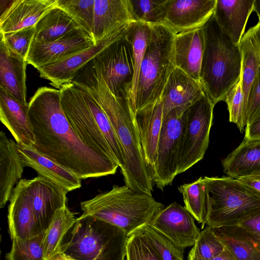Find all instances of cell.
Here are the masks:
<instances>
[{
	"instance_id": "cell-1",
	"label": "cell",
	"mask_w": 260,
	"mask_h": 260,
	"mask_svg": "<svg viewBox=\"0 0 260 260\" xmlns=\"http://www.w3.org/2000/svg\"><path fill=\"white\" fill-rule=\"evenodd\" d=\"M35 136L31 148L81 179L115 174L119 167L107 154L85 144L74 131L61 105L60 89L43 86L28 103Z\"/></svg>"
},
{
	"instance_id": "cell-2",
	"label": "cell",
	"mask_w": 260,
	"mask_h": 260,
	"mask_svg": "<svg viewBox=\"0 0 260 260\" xmlns=\"http://www.w3.org/2000/svg\"><path fill=\"white\" fill-rule=\"evenodd\" d=\"M72 83L90 95L106 114L122 151L125 168L122 174L125 185L134 191L152 196L153 183L145 161L135 117L126 99L111 92L95 58L79 71Z\"/></svg>"
},
{
	"instance_id": "cell-3",
	"label": "cell",
	"mask_w": 260,
	"mask_h": 260,
	"mask_svg": "<svg viewBox=\"0 0 260 260\" xmlns=\"http://www.w3.org/2000/svg\"><path fill=\"white\" fill-rule=\"evenodd\" d=\"M59 89L62 110L74 131L87 146L112 157L123 173L125 161L121 146L100 104L73 83Z\"/></svg>"
},
{
	"instance_id": "cell-4",
	"label": "cell",
	"mask_w": 260,
	"mask_h": 260,
	"mask_svg": "<svg viewBox=\"0 0 260 260\" xmlns=\"http://www.w3.org/2000/svg\"><path fill=\"white\" fill-rule=\"evenodd\" d=\"M205 46L200 82L215 105L241 77L242 55L238 45L224 34L213 15L203 26Z\"/></svg>"
},
{
	"instance_id": "cell-5",
	"label": "cell",
	"mask_w": 260,
	"mask_h": 260,
	"mask_svg": "<svg viewBox=\"0 0 260 260\" xmlns=\"http://www.w3.org/2000/svg\"><path fill=\"white\" fill-rule=\"evenodd\" d=\"M81 217L91 216L115 225L128 236L149 224L164 207L152 196L133 191L126 185L112 188L80 203Z\"/></svg>"
},
{
	"instance_id": "cell-6",
	"label": "cell",
	"mask_w": 260,
	"mask_h": 260,
	"mask_svg": "<svg viewBox=\"0 0 260 260\" xmlns=\"http://www.w3.org/2000/svg\"><path fill=\"white\" fill-rule=\"evenodd\" d=\"M66 236L61 252L77 260L125 258L128 235L108 222L91 216H80Z\"/></svg>"
},
{
	"instance_id": "cell-7",
	"label": "cell",
	"mask_w": 260,
	"mask_h": 260,
	"mask_svg": "<svg viewBox=\"0 0 260 260\" xmlns=\"http://www.w3.org/2000/svg\"><path fill=\"white\" fill-rule=\"evenodd\" d=\"M208 199L207 225H238L260 211V193L228 176L203 178Z\"/></svg>"
},
{
	"instance_id": "cell-8",
	"label": "cell",
	"mask_w": 260,
	"mask_h": 260,
	"mask_svg": "<svg viewBox=\"0 0 260 260\" xmlns=\"http://www.w3.org/2000/svg\"><path fill=\"white\" fill-rule=\"evenodd\" d=\"M151 35L142 60L133 114L160 99L175 68L173 45L175 34L166 26L151 25Z\"/></svg>"
},
{
	"instance_id": "cell-9",
	"label": "cell",
	"mask_w": 260,
	"mask_h": 260,
	"mask_svg": "<svg viewBox=\"0 0 260 260\" xmlns=\"http://www.w3.org/2000/svg\"><path fill=\"white\" fill-rule=\"evenodd\" d=\"M214 106L205 93L184 112L177 175L203 158L209 145Z\"/></svg>"
},
{
	"instance_id": "cell-10",
	"label": "cell",
	"mask_w": 260,
	"mask_h": 260,
	"mask_svg": "<svg viewBox=\"0 0 260 260\" xmlns=\"http://www.w3.org/2000/svg\"><path fill=\"white\" fill-rule=\"evenodd\" d=\"M127 27L95 59L111 92L116 96L124 98L128 104L134 74V59L133 46L126 35Z\"/></svg>"
},
{
	"instance_id": "cell-11",
	"label": "cell",
	"mask_w": 260,
	"mask_h": 260,
	"mask_svg": "<svg viewBox=\"0 0 260 260\" xmlns=\"http://www.w3.org/2000/svg\"><path fill=\"white\" fill-rule=\"evenodd\" d=\"M185 112L174 109L164 117L156 162L151 176L153 183L162 190L171 185L177 175Z\"/></svg>"
},
{
	"instance_id": "cell-12",
	"label": "cell",
	"mask_w": 260,
	"mask_h": 260,
	"mask_svg": "<svg viewBox=\"0 0 260 260\" xmlns=\"http://www.w3.org/2000/svg\"><path fill=\"white\" fill-rule=\"evenodd\" d=\"M194 218L185 208L173 202L160 210L148 224L179 248L193 246L200 234Z\"/></svg>"
},
{
	"instance_id": "cell-13",
	"label": "cell",
	"mask_w": 260,
	"mask_h": 260,
	"mask_svg": "<svg viewBox=\"0 0 260 260\" xmlns=\"http://www.w3.org/2000/svg\"><path fill=\"white\" fill-rule=\"evenodd\" d=\"M27 192L38 228L44 235L55 212L67 206L66 189L38 176L27 179Z\"/></svg>"
},
{
	"instance_id": "cell-14",
	"label": "cell",
	"mask_w": 260,
	"mask_h": 260,
	"mask_svg": "<svg viewBox=\"0 0 260 260\" xmlns=\"http://www.w3.org/2000/svg\"><path fill=\"white\" fill-rule=\"evenodd\" d=\"M95 45L92 38L81 30L51 42H39L32 40L26 60L27 64L38 70L65 59Z\"/></svg>"
},
{
	"instance_id": "cell-15",
	"label": "cell",
	"mask_w": 260,
	"mask_h": 260,
	"mask_svg": "<svg viewBox=\"0 0 260 260\" xmlns=\"http://www.w3.org/2000/svg\"><path fill=\"white\" fill-rule=\"evenodd\" d=\"M217 0H168L163 25L175 35L202 27L213 16Z\"/></svg>"
},
{
	"instance_id": "cell-16",
	"label": "cell",
	"mask_w": 260,
	"mask_h": 260,
	"mask_svg": "<svg viewBox=\"0 0 260 260\" xmlns=\"http://www.w3.org/2000/svg\"><path fill=\"white\" fill-rule=\"evenodd\" d=\"M129 24L90 48L58 62L38 69L40 77L49 80L50 84L58 89L64 85L72 83L79 71L115 40Z\"/></svg>"
},
{
	"instance_id": "cell-17",
	"label": "cell",
	"mask_w": 260,
	"mask_h": 260,
	"mask_svg": "<svg viewBox=\"0 0 260 260\" xmlns=\"http://www.w3.org/2000/svg\"><path fill=\"white\" fill-rule=\"evenodd\" d=\"M8 222L11 240H22L43 235L36 224L27 192V179H21L10 199Z\"/></svg>"
},
{
	"instance_id": "cell-18",
	"label": "cell",
	"mask_w": 260,
	"mask_h": 260,
	"mask_svg": "<svg viewBox=\"0 0 260 260\" xmlns=\"http://www.w3.org/2000/svg\"><path fill=\"white\" fill-rule=\"evenodd\" d=\"M134 117L145 161L151 177L156 162L158 144L164 120L161 100L160 99L137 111Z\"/></svg>"
},
{
	"instance_id": "cell-19",
	"label": "cell",
	"mask_w": 260,
	"mask_h": 260,
	"mask_svg": "<svg viewBox=\"0 0 260 260\" xmlns=\"http://www.w3.org/2000/svg\"><path fill=\"white\" fill-rule=\"evenodd\" d=\"M134 21L128 0H95L91 29L94 44Z\"/></svg>"
},
{
	"instance_id": "cell-20",
	"label": "cell",
	"mask_w": 260,
	"mask_h": 260,
	"mask_svg": "<svg viewBox=\"0 0 260 260\" xmlns=\"http://www.w3.org/2000/svg\"><path fill=\"white\" fill-rule=\"evenodd\" d=\"M204 46L203 27L175 35L173 53L175 68L200 84Z\"/></svg>"
},
{
	"instance_id": "cell-21",
	"label": "cell",
	"mask_w": 260,
	"mask_h": 260,
	"mask_svg": "<svg viewBox=\"0 0 260 260\" xmlns=\"http://www.w3.org/2000/svg\"><path fill=\"white\" fill-rule=\"evenodd\" d=\"M57 0H14L1 13L0 32L6 34L35 26Z\"/></svg>"
},
{
	"instance_id": "cell-22",
	"label": "cell",
	"mask_w": 260,
	"mask_h": 260,
	"mask_svg": "<svg viewBox=\"0 0 260 260\" xmlns=\"http://www.w3.org/2000/svg\"><path fill=\"white\" fill-rule=\"evenodd\" d=\"M205 94L201 84L180 69L175 68L162 92L164 117L174 109L185 111Z\"/></svg>"
},
{
	"instance_id": "cell-23",
	"label": "cell",
	"mask_w": 260,
	"mask_h": 260,
	"mask_svg": "<svg viewBox=\"0 0 260 260\" xmlns=\"http://www.w3.org/2000/svg\"><path fill=\"white\" fill-rule=\"evenodd\" d=\"M0 120L17 144L32 147L35 139L28 115V103L20 102L1 87Z\"/></svg>"
},
{
	"instance_id": "cell-24",
	"label": "cell",
	"mask_w": 260,
	"mask_h": 260,
	"mask_svg": "<svg viewBox=\"0 0 260 260\" xmlns=\"http://www.w3.org/2000/svg\"><path fill=\"white\" fill-rule=\"evenodd\" d=\"M24 58L11 50L1 38L0 87L18 101L26 102V69Z\"/></svg>"
},
{
	"instance_id": "cell-25",
	"label": "cell",
	"mask_w": 260,
	"mask_h": 260,
	"mask_svg": "<svg viewBox=\"0 0 260 260\" xmlns=\"http://www.w3.org/2000/svg\"><path fill=\"white\" fill-rule=\"evenodd\" d=\"M17 147L24 167L31 168L40 176L56 183L69 192L81 187V179L71 171L43 155L31 147L18 144Z\"/></svg>"
},
{
	"instance_id": "cell-26",
	"label": "cell",
	"mask_w": 260,
	"mask_h": 260,
	"mask_svg": "<svg viewBox=\"0 0 260 260\" xmlns=\"http://www.w3.org/2000/svg\"><path fill=\"white\" fill-rule=\"evenodd\" d=\"M254 0H217L213 14L222 31L238 45L244 35Z\"/></svg>"
},
{
	"instance_id": "cell-27",
	"label": "cell",
	"mask_w": 260,
	"mask_h": 260,
	"mask_svg": "<svg viewBox=\"0 0 260 260\" xmlns=\"http://www.w3.org/2000/svg\"><path fill=\"white\" fill-rule=\"evenodd\" d=\"M24 168L17 144L0 132V208L10 201L15 188L21 180Z\"/></svg>"
},
{
	"instance_id": "cell-28",
	"label": "cell",
	"mask_w": 260,
	"mask_h": 260,
	"mask_svg": "<svg viewBox=\"0 0 260 260\" xmlns=\"http://www.w3.org/2000/svg\"><path fill=\"white\" fill-rule=\"evenodd\" d=\"M221 163L223 172L228 177L237 179L260 175V140L243 139Z\"/></svg>"
},
{
	"instance_id": "cell-29",
	"label": "cell",
	"mask_w": 260,
	"mask_h": 260,
	"mask_svg": "<svg viewBox=\"0 0 260 260\" xmlns=\"http://www.w3.org/2000/svg\"><path fill=\"white\" fill-rule=\"evenodd\" d=\"M238 46L241 52V79L247 110L249 92L260 66V18L256 25L250 27L241 39Z\"/></svg>"
},
{
	"instance_id": "cell-30",
	"label": "cell",
	"mask_w": 260,
	"mask_h": 260,
	"mask_svg": "<svg viewBox=\"0 0 260 260\" xmlns=\"http://www.w3.org/2000/svg\"><path fill=\"white\" fill-rule=\"evenodd\" d=\"M79 30L85 32L68 12L57 5L36 23L33 40L39 42L53 41Z\"/></svg>"
},
{
	"instance_id": "cell-31",
	"label": "cell",
	"mask_w": 260,
	"mask_h": 260,
	"mask_svg": "<svg viewBox=\"0 0 260 260\" xmlns=\"http://www.w3.org/2000/svg\"><path fill=\"white\" fill-rule=\"evenodd\" d=\"M213 230L235 260H260V243L239 225Z\"/></svg>"
},
{
	"instance_id": "cell-32",
	"label": "cell",
	"mask_w": 260,
	"mask_h": 260,
	"mask_svg": "<svg viewBox=\"0 0 260 260\" xmlns=\"http://www.w3.org/2000/svg\"><path fill=\"white\" fill-rule=\"evenodd\" d=\"M78 220L67 206L57 210L46 230L43 239L45 260L61 252L66 235Z\"/></svg>"
},
{
	"instance_id": "cell-33",
	"label": "cell",
	"mask_w": 260,
	"mask_h": 260,
	"mask_svg": "<svg viewBox=\"0 0 260 260\" xmlns=\"http://www.w3.org/2000/svg\"><path fill=\"white\" fill-rule=\"evenodd\" d=\"M151 31V25L139 21L131 23L126 31V35L133 46L134 59V74L128 101V105L133 113L140 68L150 41Z\"/></svg>"
},
{
	"instance_id": "cell-34",
	"label": "cell",
	"mask_w": 260,
	"mask_h": 260,
	"mask_svg": "<svg viewBox=\"0 0 260 260\" xmlns=\"http://www.w3.org/2000/svg\"><path fill=\"white\" fill-rule=\"evenodd\" d=\"M182 194L185 208L199 223L203 229L207 223L208 215L207 196L200 177L194 181L182 184L178 188Z\"/></svg>"
},
{
	"instance_id": "cell-35",
	"label": "cell",
	"mask_w": 260,
	"mask_h": 260,
	"mask_svg": "<svg viewBox=\"0 0 260 260\" xmlns=\"http://www.w3.org/2000/svg\"><path fill=\"white\" fill-rule=\"evenodd\" d=\"M168 0H128L135 21L150 25H163Z\"/></svg>"
},
{
	"instance_id": "cell-36",
	"label": "cell",
	"mask_w": 260,
	"mask_h": 260,
	"mask_svg": "<svg viewBox=\"0 0 260 260\" xmlns=\"http://www.w3.org/2000/svg\"><path fill=\"white\" fill-rule=\"evenodd\" d=\"M44 235L32 238L12 240L10 252L6 254V260H45L43 246Z\"/></svg>"
},
{
	"instance_id": "cell-37",
	"label": "cell",
	"mask_w": 260,
	"mask_h": 260,
	"mask_svg": "<svg viewBox=\"0 0 260 260\" xmlns=\"http://www.w3.org/2000/svg\"><path fill=\"white\" fill-rule=\"evenodd\" d=\"M126 260H162L157 250L139 228L128 236Z\"/></svg>"
},
{
	"instance_id": "cell-38",
	"label": "cell",
	"mask_w": 260,
	"mask_h": 260,
	"mask_svg": "<svg viewBox=\"0 0 260 260\" xmlns=\"http://www.w3.org/2000/svg\"><path fill=\"white\" fill-rule=\"evenodd\" d=\"M94 2L95 0H57V6L68 12L92 38Z\"/></svg>"
},
{
	"instance_id": "cell-39",
	"label": "cell",
	"mask_w": 260,
	"mask_h": 260,
	"mask_svg": "<svg viewBox=\"0 0 260 260\" xmlns=\"http://www.w3.org/2000/svg\"><path fill=\"white\" fill-rule=\"evenodd\" d=\"M225 247L214 232L207 226L201 232L188 255L202 259H209L221 253Z\"/></svg>"
},
{
	"instance_id": "cell-40",
	"label": "cell",
	"mask_w": 260,
	"mask_h": 260,
	"mask_svg": "<svg viewBox=\"0 0 260 260\" xmlns=\"http://www.w3.org/2000/svg\"><path fill=\"white\" fill-rule=\"evenodd\" d=\"M224 102L228 106L230 122L236 124L242 133L245 131L247 119L241 77L228 92Z\"/></svg>"
},
{
	"instance_id": "cell-41",
	"label": "cell",
	"mask_w": 260,
	"mask_h": 260,
	"mask_svg": "<svg viewBox=\"0 0 260 260\" xmlns=\"http://www.w3.org/2000/svg\"><path fill=\"white\" fill-rule=\"evenodd\" d=\"M139 229L157 250L162 260H184V249L177 246L148 224Z\"/></svg>"
},
{
	"instance_id": "cell-42",
	"label": "cell",
	"mask_w": 260,
	"mask_h": 260,
	"mask_svg": "<svg viewBox=\"0 0 260 260\" xmlns=\"http://www.w3.org/2000/svg\"><path fill=\"white\" fill-rule=\"evenodd\" d=\"M35 32V26H33L14 32L0 33V36L11 50L26 59Z\"/></svg>"
},
{
	"instance_id": "cell-43",
	"label": "cell",
	"mask_w": 260,
	"mask_h": 260,
	"mask_svg": "<svg viewBox=\"0 0 260 260\" xmlns=\"http://www.w3.org/2000/svg\"><path fill=\"white\" fill-rule=\"evenodd\" d=\"M260 116V66L251 84L247 103V124Z\"/></svg>"
},
{
	"instance_id": "cell-44",
	"label": "cell",
	"mask_w": 260,
	"mask_h": 260,
	"mask_svg": "<svg viewBox=\"0 0 260 260\" xmlns=\"http://www.w3.org/2000/svg\"><path fill=\"white\" fill-rule=\"evenodd\" d=\"M240 226L260 243V211L242 222Z\"/></svg>"
},
{
	"instance_id": "cell-45",
	"label": "cell",
	"mask_w": 260,
	"mask_h": 260,
	"mask_svg": "<svg viewBox=\"0 0 260 260\" xmlns=\"http://www.w3.org/2000/svg\"><path fill=\"white\" fill-rule=\"evenodd\" d=\"M244 131L245 136L243 139L260 140V116L257 117L250 123L247 124Z\"/></svg>"
},
{
	"instance_id": "cell-46",
	"label": "cell",
	"mask_w": 260,
	"mask_h": 260,
	"mask_svg": "<svg viewBox=\"0 0 260 260\" xmlns=\"http://www.w3.org/2000/svg\"><path fill=\"white\" fill-rule=\"evenodd\" d=\"M243 184L260 193V175H253L237 178Z\"/></svg>"
},
{
	"instance_id": "cell-47",
	"label": "cell",
	"mask_w": 260,
	"mask_h": 260,
	"mask_svg": "<svg viewBox=\"0 0 260 260\" xmlns=\"http://www.w3.org/2000/svg\"><path fill=\"white\" fill-rule=\"evenodd\" d=\"M187 260H235L232 254L225 248L224 251L218 256L209 259H202L188 255Z\"/></svg>"
},
{
	"instance_id": "cell-48",
	"label": "cell",
	"mask_w": 260,
	"mask_h": 260,
	"mask_svg": "<svg viewBox=\"0 0 260 260\" xmlns=\"http://www.w3.org/2000/svg\"><path fill=\"white\" fill-rule=\"evenodd\" d=\"M50 260H77L76 258L72 257L71 256L65 253L64 252H60L54 256H53Z\"/></svg>"
},
{
	"instance_id": "cell-49",
	"label": "cell",
	"mask_w": 260,
	"mask_h": 260,
	"mask_svg": "<svg viewBox=\"0 0 260 260\" xmlns=\"http://www.w3.org/2000/svg\"><path fill=\"white\" fill-rule=\"evenodd\" d=\"M253 11H255L258 17L260 18V0H254Z\"/></svg>"
}]
</instances>
